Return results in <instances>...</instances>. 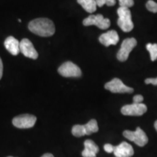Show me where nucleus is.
I'll list each match as a JSON object with an SVG mask.
<instances>
[{"label":"nucleus","instance_id":"nucleus-1","mask_svg":"<svg viewBox=\"0 0 157 157\" xmlns=\"http://www.w3.org/2000/svg\"><path fill=\"white\" fill-rule=\"evenodd\" d=\"M29 29L34 34L44 37L52 36L56 31L53 22L48 18L33 20L29 23Z\"/></svg>","mask_w":157,"mask_h":157},{"label":"nucleus","instance_id":"nucleus-2","mask_svg":"<svg viewBox=\"0 0 157 157\" xmlns=\"http://www.w3.org/2000/svg\"><path fill=\"white\" fill-rule=\"evenodd\" d=\"M117 14L119 15L117 23L121 30L124 32H129L132 31L134 24L132 23V15L129 9L120 7L117 10Z\"/></svg>","mask_w":157,"mask_h":157},{"label":"nucleus","instance_id":"nucleus-3","mask_svg":"<svg viewBox=\"0 0 157 157\" xmlns=\"http://www.w3.org/2000/svg\"><path fill=\"white\" fill-rule=\"evenodd\" d=\"M98 122L95 119H92L86 124L74 125L72 128L71 132L75 137H82L84 135H90L92 133L97 132L98 131Z\"/></svg>","mask_w":157,"mask_h":157},{"label":"nucleus","instance_id":"nucleus-4","mask_svg":"<svg viewBox=\"0 0 157 157\" xmlns=\"http://www.w3.org/2000/svg\"><path fill=\"white\" fill-rule=\"evenodd\" d=\"M123 135L129 140L132 141L140 147L146 146L148 142V138L146 134L140 127H137L135 131H124Z\"/></svg>","mask_w":157,"mask_h":157},{"label":"nucleus","instance_id":"nucleus-5","mask_svg":"<svg viewBox=\"0 0 157 157\" xmlns=\"http://www.w3.org/2000/svg\"><path fill=\"white\" fill-rule=\"evenodd\" d=\"M137 45V40L135 38L125 39L121 43L120 50L118 52L117 58L119 61H126L131 51Z\"/></svg>","mask_w":157,"mask_h":157},{"label":"nucleus","instance_id":"nucleus-6","mask_svg":"<svg viewBox=\"0 0 157 157\" xmlns=\"http://www.w3.org/2000/svg\"><path fill=\"white\" fill-rule=\"evenodd\" d=\"M58 73L64 77H79L82 76L79 67L70 61L63 63L58 68Z\"/></svg>","mask_w":157,"mask_h":157},{"label":"nucleus","instance_id":"nucleus-7","mask_svg":"<svg viewBox=\"0 0 157 157\" xmlns=\"http://www.w3.org/2000/svg\"><path fill=\"white\" fill-rule=\"evenodd\" d=\"M83 25L85 26L95 25L99 29L104 30V29L109 28L111 22H110V20L109 18H105L101 14H98L96 15H91L84 20Z\"/></svg>","mask_w":157,"mask_h":157},{"label":"nucleus","instance_id":"nucleus-8","mask_svg":"<svg viewBox=\"0 0 157 157\" xmlns=\"http://www.w3.org/2000/svg\"><path fill=\"white\" fill-rule=\"evenodd\" d=\"M105 88L113 93H132L134 89L127 87L121 79L115 78L105 84Z\"/></svg>","mask_w":157,"mask_h":157},{"label":"nucleus","instance_id":"nucleus-9","mask_svg":"<svg viewBox=\"0 0 157 157\" xmlns=\"http://www.w3.org/2000/svg\"><path fill=\"white\" fill-rule=\"evenodd\" d=\"M36 121V117L31 114L20 115L13 119V125L20 129L31 128L34 126Z\"/></svg>","mask_w":157,"mask_h":157},{"label":"nucleus","instance_id":"nucleus-10","mask_svg":"<svg viewBox=\"0 0 157 157\" xmlns=\"http://www.w3.org/2000/svg\"><path fill=\"white\" fill-rule=\"evenodd\" d=\"M147 111V106L143 103H132L124 105L121 112L125 116H142Z\"/></svg>","mask_w":157,"mask_h":157},{"label":"nucleus","instance_id":"nucleus-11","mask_svg":"<svg viewBox=\"0 0 157 157\" xmlns=\"http://www.w3.org/2000/svg\"><path fill=\"white\" fill-rule=\"evenodd\" d=\"M20 52L24 56L31 59H37L39 56L34 45L28 39H23L20 42Z\"/></svg>","mask_w":157,"mask_h":157},{"label":"nucleus","instance_id":"nucleus-12","mask_svg":"<svg viewBox=\"0 0 157 157\" xmlns=\"http://www.w3.org/2000/svg\"><path fill=\"white\" fill-rule=\"evenodd\" d=\"M113 153L116 157H132L134 154V149L128 143L122 142L114 146Z\"/></svg>","mask_w":157,"mask_h":157},{"label":"nucleus","instance_id":"nucleus-13","mask_svg":"<svg viewBox=\"0 0 157 157\" xmlns=\"http://www.w3.org/2000/svg\"><path fill=\"white\" fill-rule=\"evenodd\" d=\"M99 41L104 46L109 47L110 45L117 44L119 41V36L117 31L111 30L101 35L99 37Z\"/></svg>","mask_w":157,"mask_h":157},{"label":"nucleus","instance_id":"nucleus-14","mask_svg":"<svg viewBox=\"0 0 157 157\" xmlns=\"http://www.w3.org/2000/svg\"><path fill=\"white\" fill-rule=\"evenodd\" d=\"M84 149L82 153L83 157H96L99 152V148L95 142L91 140H86L84 141Z\"/></svg>","mask_w":157,"mask_h":157},{"label":"nucleus","instance_id":"nucleus-15","mask_svg":"<svg viewBox=\"0 0 157 157\" xmlns=\"http://www.w3.org/2000/svg\"><path fill=\"white\" fill-rule=\"evenodd\" d=\"M5 47L13 56H17L20 52V42L13 36H8L5 39Z\"/></svg>","mask_w":157,"mask_h":157},{"label":"nucleus","instance_id":"nucleus-16","mask_svg":"<svg viewBox=\"0 0 157 157\" xmlns=\"http://www.w3.org/2000/svg\"><path fill=\"white\" fill-rule=\"evenodd\" d=\"M77 2L85 10L87 13H93L96 11L97 5L95 0H77Z\"/></svg>","mask_w":157,"mask_h":157},{"label":"nucleus","instance_id":"nucleus-17","mask_svg":"<svg viewBox=\"0 0 157 157\" xmlns=\"http://www.w3.org/2000/svg\"><path fill=\"white\" fill-rule=\"evenodd\" d=\"M147 50L150 52L151 60L154 61L157 59V44H146Z\"/></svg>","mask_w":157,"mask_h":157},{"label":"nucleus","instance_id":"nucleus-18","mask_svg":"<svg viewBox=\"0 0 157 157\" xmlns=\"http://www.w3.org/2000/svg\"><path fill=\"white\" fill-rule=\"evenodd\" d=\"M146 8L151 13H157V3L153 0H148L146 3Z\"/></svg>","mask_w":157,"mask_h":157},{"label":"nucleus","instance_id":"nucleus-19","mask_svg":"<svg viewBox=\"0 0 157 157\" xmlns=\"http://www.w3.org/2000/svg\"><path fill=\"white\" fill-rule=\"evenodd\" d=\"M119 5L121 7H132L134 5V0H119Z\"/></svg>","mask_w":157,"mask_h":157},{"label":"nucleus","instance_id":"nucleus-20","mask_svg":"<svg viewBox=\"0 0 157 157\" xmlns=\"http://www.w3.org/2000/svg\"><path fill=\"white\" fill-rule=\"evenodd\" d=\"M104 151L107 153H113V149H114V146H113L111 144H109V143H107V144L104 145Z\"/></svg>","mask_w":157,"mask_h":157},{"label":"nucleus","instance_id":"nucleus-21","mask_svg":"<svg viewBox=\"0 0 157 157\" xmlns=\"http://www.w3.org/2000/svg\"><path fill=\"white\" fill-rule=\"evenodd\" d=\"M143 97L141 95H137L133 98V103H142Z\"/></svg>","mask_w":157,"mask_h":157},{"label":"nucleus","instance_id":"nucleus-22","mask_svg":"<svg viewBox=\"0 0 157 157\" xmlns=\"http://www.w3.org/2000/svg\"><path fill=\"white\" fill-rule=\"evenodd\" d=\"M145 83L148 84H152L153 85L157 86V77L156 78H146L145 80Z\"/></svg>","mask_w":157,"mask_h":157},{"label":"nucleus","instance_id":"nucleus-23","mask_svg":"<svg viewBox=\"0 0 157 157\" xmlns=\"http://www.w3.org/2000/svg\"><path fill=\"white\" fill-rule=\"evenodd\" d=\"M96 5L98 7H103L104 5H105V0H95Z\"/></svg>","mask_w":157,"mask_h":157},{"label":"nucleus","instance_id":"nucleus-24","mask_svg":"<svg viewBox=\"0 0 157 157\" xmlns=\"http://www.w3.org/2000/svg\"><path fill=\"white\" fill-rule=\"evenodd\" d=\"M116 4V0H105V5L109 7L115 5Z\"/></svg>","mask_w":157,"mask_h":157},{"label":"nucleus","instance_id":"nucleus-25","mask_svg":"<svg viewBox=\"0 0 157 157\" xmlns=\"http://www.w3.org/2000/svg\"><path fill=\"white\" fill-rule=\"evenodd\" d=\"M3 74V63L2 61V59L0 58V79H1L2 77Z\"/></svg>","mask_w":157,"mask_h":157},{"label":"nucleus","instance_id":"nucleus-26","mask_svg":"<svg viewBox=\"0 0 157 157\" xmlns=\"http://www.w3.org/2000/svg\"><path fill=\"white\" fill-rule=\"evenodd\" d=\"M41 157H54V156L52 154L48 153V154H44L42 156H41Z\"/></svg>","mask_w":157,"mask_h":157},{"label":"nucleus","instance_id":"nucleus-27","mask_svg":"<svg viewBox=\"0 0 157 157\" xmlns=\"http://www.w3.org/2000/svg\"><path fill=\"white\" fill-rule=\"evenodd\" d=\"M154 127H155V129H156V130L157 131V120L155 121V123H154Z\"/></svg>","mask_w":157,"mask_h":157},{"label":"nucleus","instance_id":"nucleus-28","mask_svg":"<svg viewBox=\"0 0 157 157\" xmlns=\"http://www.w3.org/2000/svg\"><path fill=\"white\" fill-rule=\"evenodd\" d=\"M7 157H13V156H7Z\"/></svg>","mask_w":157,"mask_h":157}]
</instances>
